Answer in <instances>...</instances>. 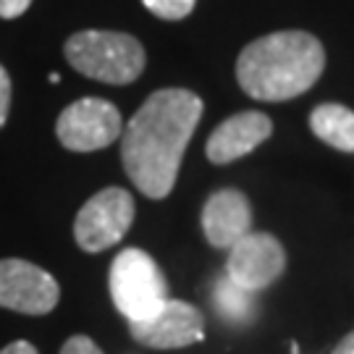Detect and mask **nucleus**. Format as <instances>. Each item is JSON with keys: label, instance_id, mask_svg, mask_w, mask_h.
I'll list each match as a JSON object with an SVG mask.
<instances>
[{"label": "nucleus", "instance_id": "f257e3e1", "mask_svg": "<svg viewBox=\"0 0 354 354\" xmlns=\"http://www.w3.org/2000/svg\"><path fill=\"white\" fill-rule=\"evenodd\" d=\"M200 118L203 100L181 87L152 92L131 115L121 131V160L145 197L163 200L171 194Z\"/></svg>", "mask_w": 354, "mask_h": 354}, {"label": "nucleus", "instance_id": "f03ea898", "mask_svg": "<svg viewBox=\"0 0 354 354\" xmlns=\"http://www.w3.org/2000/svg\"><path fill=\"white\" fill-rule=\"evenodd\" d=\"M326 68V50L310 32L289 29L250 42L236 61L239 87L263 102L304 95Z\"/></svg>", "mask_w": 354, "mask_h": 354}, {"label": "nucleus", "instance_id": "7ed1b4c3", "mask_svg": "<svg viewBox=\"0 0 354 354\" xmlns=\"http://www.w3.org/2000/svg\"><path fill=\"white\" fill-rule=\"evenodd\" d=\"M64 53L71 68L105 84H131L147 64L142 42L124 32H76L66 39Z\"/></svg>", "mask_w": 354, "mask_h": 354}, {"label": "nucleus", "instance_id": "20e7f679", "mask_svg": "<svg viewBox=\"0 0 354 354\" xmlns=\"http://www.w3.org/2000/svg\"><path fill=\"white\" fill-rule=\"evenodd\" d=\"M108 289L115 310L129 323L147 320L168 302V283L163 270L150 254L137 247H129L113 260Z\"/></svg>", "mask_w": 354, "mask_h": 354}, {"label": "nucleus", "instance_id": "39448f33", "mask_svg": "<svg viewBox=\"0 0 354 354\" xmlns=\"http://www.w3.org/2000/svg\"><path fill=\"white\" fill-rule=\"evenodd\" d=\"M134 223V200L121 187L92 194L74 221V239L84 252H102L127 236Z\"/></svg>", "mask_w": 354, "mask_h": 354}, {"label": "nucleus", "instance_id": "423d86ee", "mask_svg": "<svg viewBox=\"0 0 354 354\" xmlns=\"http://www.w3.org/2000/svg\"><path fill=\"white\" fill-rule=\"evenodd\" d=\"M124 131V121L113 102L100 97L76 100L58 115L55 134L71 152H95L113 145Z\"/></svg>", "mask_w": 354, "mask_h": 354}, {"label": "nucleus", "instance_id": "0eeeda50", "mask_svg": "<svg viewBox=\"0 0 354 354\" xmlns=\"http://www.w3.org/2000/svg\"><path fill=\"white\" fill-rule=\"evenodd\" d=\"M58 299V281L48 270L19 257L0 260V307L21 315H48Z\"/></svg>", "mask_w": 354, "mask_h": 354}, {"label": "nucleus", "instance_id": "6e6552de", "mask_svg": "<svg viewBox=\"0 0 354 354\" xmlns=\"http://www.w3.org/2000/svg\"><path fill=\"white\" fill-rule=\"evenodd\" d=\"M286 268V252L276 236L266 231H250L228 247L226 276L250 291L270 286Z\"/></svg>", "mask_w": 354, "mask_h": 354}, {"label": "nucleus", "instance_id": "1a4fd4ad", "mask_svg": "<svg viewBox=\"0 0 354 354\" xmlns=\"http://www.w3.org/2000/svg\"><path fill=\"white\" fill-rule=\"evenodd\" d=\"M129 330L137 342L152 349H181L205 339V317L194 304L168 299L147 320L129 323Z\"/></svg>", "mask_w": 354, "mask_h": 354}, {"label": "nucleus", "instance_id": "9d476101", "mask_svg": "<svg viewBox=\"0 0 354 354\" xmlns=\"http://www.w3.org/2000/svg\"><path fill=\"white\" fill-rule=\"evenodd\" d=\"M273 134V121L260 111H244L226 118L207 140V160L215 165H226L231 160H239L244 155L263 145Z\"/></svg>", "mask_w": 354, "mask_h": 354}, {"label": "nucleus", "instance_id": "9b49d317", "mask_svg": "<svg viewBox=\"0 0 354 354\" xmlns=\"http://www.w3.org/2000/svg\"><path fill=\"white\" fill-rule=\"evenodd\" d=\"M250 228L252 207L239 189H221L210 194V200L203 207V231L213 247L228 250L244 234H250Z\"/></svg>", "mask_w": 354, "mask_h": 354}, {"label": "nucleus", "instance_id": "f8f14e48", "mask_svg": "<svg viewBox=\"0 0 354 354\" xmlns=\"http://www.w3.org/2000/svg\"><path fill=\"white\" fill-rule=\"evenodd\" d=\"M310 129L317 140L330 145L333 150L354 152V111L346 105H317L310 115Z\"/></svg>", "mask_w": 354, "mask_h": 354}, {"label": "nucleus", "instance_id": "ddd939ff", "mask_svg": "<svg viewBox=\"0 0 354 354\" xmlns=\"http://www.w3.org/2000/svg\"><path fill=\"white\" fill-rule=\"evenodd\" d=\"M213 304L215 310L223 315V320L234 323V326H247L254 315H257V299L254 291L239 286L236 281L228 276H221L213 286Z\"/></svg>", "mask_w": 354, "mask_h": 354}, {"label": "nucleus", "instance_id": "4468645a", "mask_svg": "<svg viewBox=\"0 0 354 354\" xmlns=\"http://www.w3.org/2000/svg\"><path fill=\"white\" fill-rule=\"evenodd\" d=\"M145 8L150 13H155L158 19H165V21H178L184 16H189L194 11V3L197 0H142Z\"/></svg>", "mask_w": 354, "mask_h": 354}, {"label": "nucleus", "instance_id": "2eb2a0df", "mask_svg": "<svg viewBox=\"0 0 354 354\" xmlns=\"http://www.w3.org/2000/svg\"><path fill=\"white\" fill-rule=\"evenodd\" d=\"M61 354H102V352H100V346L92 342L89 336H71V339L64 344Z\"/></svg>", "mask_w": 354, "mask_h": 354}, {"label": "nucleus", "instance_id": "dca6fc26", "mask_svg": "<svg viewBox=\"0 0 354 354\" xmlns=\"http://www.w3.org/2000/svg\"><path fill=\"white\" fill-rule=\"evenodd\" d=\"M8 111H11V76L0 66V127L6 124Z\"/></svg>", "mask_w": 354, "mask_h": 354}, {"label": "nucleus", "instance_id": "f3484780", "mask_svg": "<svg viewBox=\"0 0 354 354\" xmlns=\"http://www.w3.org/2000/svg\"><path fill=\"white\" fill-rule=\"evenodd\" d=\"M29 6L32 0H0V19H19Z\"/></svg>", "mask_w": 354, "mask_h": 354}, {"label": "nucleus", "instance_id": "a211bd4d", "mask_svg": "<svg viewBox=\"0 0 354 354\" xmlns=\"http://www.w3.org/2000/svg\"><path fill=\"white\" fill-rule=\"evenodd\" d=\"M0 354H37V349L29 342H13L6 349H0Z\"/></svg>", "mask_w": 354, "mask_h": 354}, {"label": "nucleus", "instance_id": "6ab92c4d", "mask_svg": "<svg viewBox=\"0 0 354 354\" xmlns=\"http://www.w3.org/2000/svg\"><path fill=\"white\" fill-rule=\"evenodd\" d=\"M333 354H354V330H352V333H346L342 342L336 344Z\"/></svg>", "mask_w": 354, "mask_h": 354}]
</instances>
